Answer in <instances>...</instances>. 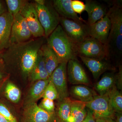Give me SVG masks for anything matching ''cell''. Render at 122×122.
<instances>
[{
  "label": "cell",
  "mask_w": 122,
  "mask_h": 122,
  "mask_svg": "<svg viewBox=\"0 0 122 122\" xmlns=\"http://www.w3.org/2000/svg\"><path fill=\"white\" fill-rule=\"evenodd\" d=\"M14 17L5 11L0 16V53L10 45Z\"/></svg>",
  "instance_id": "14"
},
{
  "label": "cell",
  "mask_w": 122,
  "mask_h": 122,
  "mask_svg": "<svg viewBox=\"0 0 122 122\" xmlns=\"http://www.w3.org/2000/svg\"><path fill=\"white\" fill-rule=\"evenodd\" d=\"M71 95L76 100L86 103L92 100L97 95L89 87L83 85L73 86L71 89Z\"/></svg>",
  "instance_id": "20"
},
{
  "label": "cell",
  "mask_w": 122,
  "mask_h": 122,
  "mask_svg": "<svg viewBox=\"0 0 122 122\" xmlns=\"http://www.w3.org/2000/svg\"><path fill=\"white\" fill-rule=\"evenodd\" d=\"M49 79L36 81L31 87L27 96V104L35 102L42 98Z\"/></svg>",
  "instance_id": "23"
},
{
  "label": "cell",
  "mask_w": 122,
  "mask_h": 122,
  "mask_svg": "<svg viewBox=\"0 0 122 122\" xmlns=\"http://www.w3.org/2000/svg\"><path fill=\"white\" fill-rule=\"evenodd\" d=\"M68 62L59 63L49 77L58 93V100L61 102L69 96L67 84V64Z\"/></svg>",
  "instance_id": "11"
},
{
  "label": "cell",
  "mask_w": 122,
  "mask_h": 122,
  "mask_svg": "<svg viewBox=\"0 0 122 122\" xmlns=\"http://www.w3.org/2000/svg\"><path fill=\"white\" fill-rule=\"evenodd\" d=\"M5 94L7 98L14 103L18 102L21 97V92L20 89L10 81L8 82L6 85Z\"/></svg>",
  "instance_id": "26"
},
{
  "label": "cell",
  "mask_w": 122,
  "mask_h": 122,
  "mask_svg": "<svg viewBox=\"0 0 122 122\" xmlns=\"http://www.w3.org/2000/svg\"><path fill=\"white\" fill-rule=\"evenodd\" d=\"M20 13L25 20L33 36L45 37L44 30L39 22L34 3L27 1Z\"/></svg>",
  "instance_id": "9"
},
{
  "label": "cell",
  "mask_w": 122,
  "mask_h": 122,
  "mask_svg": "<svg viewBox=\"0 0 122 122\" xmlns=\"http://www.w3.org/2000/svg\"><path fill=\"white\" fill-rule=\"evenodd\" d=\"M115 122H122V113H115Z\"/></svg>",
  "instance_id": "35"
},
{
  "label": "cell",
  "mask_w": 122,
  "mask_h": 122,
  "mask_svg": "<svg viewBox=\"0 0 122 122\" xmlns=\"http://www.w3.org/2000/svg\"><path fill=\"white\" fill-rule=\"evenodd\" d=\"M116 78V75L113 73H106L102 76L95 86L99 95L107 94L115 86Z\"/></svg>",
  "instance_id": "22"
},
{
  "label": "cell",
  "mask_w": 122,
  "mask_h": 122,
  "mask_svg": "<svg viewBox=\"0 0 122 122\" xmlns=\"http://www.w3.org/2000/svg\"><path fill=\"white\" fill-rule=\"evenodd\" d=\"M85 11L88 15L87 23L91 25L99 20L107 13L106 8L99 2L93 0H86Z\"/></svg>",
  "instance_id": "15"
},
{
  "label": "cell",
  "mask_w": 122,
  "mask_h": 122,
  "mask_svg": "<svg viewBox=\"0 0 122 122\" xmlns=\"http://www.w3.org/2000/svg\"><path fill=\"white\" fill-rule=\"evenodd\" d=\"M32 36L25 20L20 13L17 14L14 17L10 45L27 41Z\"/></svg>",
  "instance_id": "10"
},
{
  "label": "cell",
  "mask_w": 122,
  "mask_h": 122,
  "mask_svg": "<svg viewBox=\"0 0 122 122\" xmlns=\"http://www.w3.org/2000/svg\"><path fill=\"white\" fill-rule=\"evenodd\" d=\"M110 102L115 113H122V95L116 86L108 92Z\"/></svg>",
  "instance_id": "25"
},
{
  "label": "cell",
  "mask_w": 122,
  "mask_h": 122,
  "mask_svg": "<svg viewBox=\"0 0 122 122\" xmlns=\"http://www.w3.org/2000/svg\"><path fill=\"white\" fill-rule=\"evenodd\" d=\"M81 61L91 72L95 79H97L107 71L113 69L110 64L104 59H95L79 56Z\"/></svg>",
  "instance_id": "16"
},
{
  "label": "cell",
  "mask_w": 122,
  "mask_h": 122,
  "mask_svg": "<svg viewBox=\"0 0 122 122\" xmlns=\"http://www.w3.org/2000/svg\"><path fill=\"white\" fill-rule=\"evenodd\" d=\"M5 66L2 58L0 56V81L4 79L6 75Z\"/></svg>",
  "instance_id": "33"
},
{
  "label": "cell",
  "mask_w": 122,
  "mask_h": 122,
  "mask_svg": "<svg viewBox=\"0 0 122 122\" xmlns=\"http://www.w3.org/2000/svg\"><path fill=\"white\" fill-rule=\"evenodd\" d=\"M59 24L68 37L74 44L83 41L89 36L88 25L86 22H78L60 17Z\"/></svg>",
  "instance_id": "7"
},
{
  "label": "cell",
  "mask_w": 122,
  "mask_h": 122,
  "mask_svg": "<svg viewBox=\"0 0 122 122\" xmlns=\"http://www.w3.org/2000/svg\"><path fill=\"white\" fill-rule=\"evenodd\" d=\"M106 122H115V121H114L113 119L111 118H108L105 119Z\"/></svg>",
  "instance_id": "39"
},
{
  "label": "cell",
  "mask_w": 122,
  "mask_h": 122,
  "mask_svg": "<svg viewBox=\"0 0 122 122\" xmlns=\"http://www.w3.org/2000/svg\"><path fill=\"white\" fill-rule=\"evenodd\" d=\"M0 114L10 122H18L16 118L6 106L0 103Z\"/></svg>",
  "instance_id": "29"
},
{
  "label": "cell",
  "mask_w": 122,
  "mask_h": 122,
  "mask_svg": "<svg viewBox=\"0 0 122 122\" xmlns=\"http://www.w3.org/2000/svg\"><path fill=\"white\" fill-rule=\"evenodd\" d=\"M58 122L56 115L41 109L36 102L28 103L23 112L21 122Z\"/></svg>",
  "instance_id": "8"
},
{
  "label": "cell",
  "mask_w": 122,
  "mask_h": 122,
  "mask_svg": "<svg viewBox=\"0 0 122 122\" xmlns=\"http://www.w3.org/2000/svg\"><path fill=\"white\" fill-rule=\"evenodd\" d=\"M52 2L55 9L61 17L78 22H86L73 10L71 0H54Z\"/></svg>",
  "instance_id": "17"
},
{
  "label": "cell",
  "mask_w": 122,
  "mask_h": 122,
  "mask_svg": "<svg viewBox=\"0 0 122 122\" xmlns=\"http://www.w3.org/2000/svg\"><path fill=\"white\" fill-rule=\"evenodd\" d=\"M96 122H106L105 119H103L99 118L96 119Z\"/></svg>",
  "instance_id": "38"
},
{
  "label": "cell",
  "mask_w": 122,
  "mask_h": 122,
  "mask_svg": "<svg viewBox=\"0 0 122 122\" xmlns=\"http://www.w3.org/2000/svg\"><path fill=\"white\" fill-rule=\"evenodd\" d=\"M50 76L46 68L45 61L41 49L38 52L36 61L30 73V77L33 81L48 79Z\"/></svg>",
  "instance_id": "18"
},
{
  "label": "cell",
  "mask_w": 122,
  "mask_h": 122,
  "mask_svg": "<svg viewBox=\"0 0 122 122\" xmlns=\"http://www.w3.org/2000/svg\"><path fill=\"white\" fill-rule=\"evenodd\" d=\"M35 1L39 21L44 29L45 37L46 38L59 25L60 16L54 8L52 2L44 0Z\"/></svg>",
  "instance_id": "3"
},
{
  "label": "cell",
  "mask_w": 122,
  "mask_h": 122,
  "mask_svg": "<svg viewBox=\"0 0 122 122\" xmlns=\"http://www.w3.org/2000/svg\"><path fill=\"white\" fill-rule=\"evenodd\" d=\"M3 79H2V80H1V81H0V86L1 85V83L2 82V81H3Z\"/></svg>",
  "instance_id": "40"
},
{
  "label": "cell",
  "mask_w": 122,
  "mask_h": 122,
  "mask_svg": "<svg viewBox=\"0 0 122 122\" xmlns=\"http://www.w3.org/2000/svg\"><path fill=\"white\" fill-rule=\"evenodd\" d=\"M46 67L50 76L59 64L57 55L47 44H44L41 48Z\"/></svg>",
  "instance_id": "19"
},
{
  "label": "cell",
  "mask_w": 122,
  "mask_h": 122,
  "mask_svg": "<svg viewBox=\"0 0 122 122\" xmlns=\"http://www.w3.org/2000/svg\"><path fill=\"white\" fill-rule=\"evenodd\" d=\"M87 109L90 110L95 119L102 118L113 119L115 112L110 102L108 92L103 95H96L91 101L85 103Z\"/></svg>",
  "instance_id": "6"
},
{
  "label": "cell",
  "mask_w": 122,
  "mask_h": 122,
  "mask_svg": "<svg viewBox=\"0 0 122 122\" xmlns=\"http://www.w3.org/2000/svg\"><path fill=\"white\" fill-rule=\"evenodd\" d=\"M75 50L77 55L79 56L100 59L107 57L106 45L90 36L83 41L75 44Z\"/></svg>",
  "instance_id": "5"
},
{
  "label": "cell",
  "mask_w": 122,
  "mask_h": 122,
  "mask_svg": "<svg viewBox=\"0 0 122 122\" xmlns=\"http://www.w3.org/2000/svg\"><path fill=\"white\" fill-rule=\"evenodd\" d=\"M42 98L48 99L53 101L58 99V95L57 91L50 79L49 83L44 91Z\"/></svg>",
  "instance_id": "28"
},
{
  "label": "cell",
  "mask_w": 122,
  "mask_h": 122,
  "mask_svg": "<svg viewBox=\"0 0 122 122\" xmlns=\"http://www.w3.org/2000/svg\"><path fill=\"white\" fill-rule=\"evenodd\" d=\"M45 38H35L24 42L10 45L0 53V56L5 65H14L23 77H30Z\"/></svg>",
  "instance_id": "1"
},
{
  "label": "cell",
  "mask_w": 122,
  "mask_h": 122,
  "mask_svg": "<svg viewBox=\"0 0 122 122\" xmlns=\"http://www.w3.org/2000/svg\"><path fill=\"white\" fill-rule=\"evenodd\" d=\"M111 28V22L107 12L106 15L94 24L88 25L89 36L105 45Z\"/></svg>",
  "instance_id": "12"
},
{
  "label": "cell",
  "mask_w": 122,
  "mask_h": 122,
  "mask_svg": "<svg viewBox=\"0 0 122 122\" xmlns=\"http://www.w3.org/2000/svg\"></svg>",
  "instance_id": "41"
},
{
  "label": "cell",
  "mask_w": 122,
  "mask_h": 122,
  "mask_svg": "<svg viewBox=\"0 0 122 122\" xmlns=\"http://www.w3.org/2000/svg\"><path fill=\"white\" fill-rule=\"evenodd\" d=\"M87 113L85 102L76 100L72 101L70 114L67 122H82Z\"/></svg>",
  "instance_id": "21"
},
{
  "label": "cell",
  "mask_w": 122,
  "mask_h": 122,
  "mask_svg": "<svg viewBox=\"0 0 122 122\" xmlns=\"http://www.w3.org/2000/svg\"><path fill=\"white\" fill-rule=\"evenodd\" d=\"M0 122H10L0 114Z\"/></svg>",
  "instance_id": "37"
},
{
  "label": "cell",
  "mask_w": 122,
  "mask_h": 122,
  "mask_svg": "<svg viewBox=\"0 0 122 122\" xmlns=\"http://www.w3.org/2000/svg\"><path fill=\"white\" fill-rule=\"evenodd\" d=\"M47 44L57 55L59 63L77 60L75 44L70 40L59 24L47 38Z\"/></svg>",
  "instance_id": "2"
},
{
  "label": "cell",
  "mask_w": 122,
  "mask_h": 122,
  "mask_svg": "<svg viewBox=\"0 0 122 122\" xmlns=\"http://www.w3.org/2000/svg\"><path fill=\"white\" fill-rule=\"evenodd\" d=\"M87 113L86 117L82 122H96L92 112L89 109H87Z\"/></svg>",
  "instance_id": "34"
},
{
  "label": "cell",
  "mask_w": 122,
  "mask_h": 122,
  "mask_svg": "<svg viewBox=\"0 0 122 122\" xmlns=\"http://www.w3.org/2000/svg\"><path fill=\"white\" fill-rule=\"evenodd\" d=\"M71 6L73 10L77 14H81L85 11V4L81 1L71 0Z\"/></svg>",
  "instance_id": "31"
},
{
  "label": "cell",
  "mask_w": 122,
  "mask_h": 122,
  "mask_svg": "<svg viewBox=\"0 0 122 122\" xmlns=\"http://www.w3.org/2000/svg\"><path fill=\"white\" fill-rule=\"evenodd\" d=\"M122 66H119V71L116 75V84L117 83L118 88L120 90H122Z\"/></svg>",
  "instance_id": "32"
},
{
  "label": "cell",
  "mask_w": 122,
  "mask_h": 122,
  "mask_svg": "<svg viewBox=\"0 0 122 122\" xmlns=\"http://www.w3.org/2000/svg\"><path fill=\"white\" fill-rule=\"evenodd\" d=\"M27 1L24 0H6L8 12L14 17L20 13Z\"/></svg>",
  "instance_id": "27"
},
{
  "label": "cell",
  "mask_w": 122,
  "mask_h": 122,
  "mask_svg": "<svg viewBox=\"0 0 122 122\" xmlns=\"http://www.w3.org/2000/svg\"><path fill=\"white\" fill-rule=\"evenodd\" d=\"M4 7L3 6L1 1H0V16L5 12Z\"/></svg>",
  "instance_id": "36"
},
{
  "label": "cell",
  "mask_w": 122,
  "mask_h": 122,
  "mask_svg": "<svg viewBox=\"0 0 122 122\" xmlns=\"http://www.w3.org/2000/svg\"><path fill=\"white\" fill-rule=\"evenodd\" d=\"M67 65L68 79L70 83L74 85H89V80L87 75L77 60H70Z\"/></svg>",
  "instance_id": "13"
},
{
  "label": "cell",
  "mask_w": 122,
  "mask_h": 122,
  "mask_svg": "<svg viewBox=\"0 0 122 122\" xmlns=\"http://www.w3.org/2000/svg\"><path fill=\"white\" fill-rule=\"evenodd\" d=\"M111 28L105 45L107 57H120L122 55V15L119 13L110 16Z\"/></svg>",
  "instance_id": "4"
},
{
  "label": "cell",
  "mask_w": 122,
  "mask_h": 122,
  "mask_svg": "<svg viewBox=\"0 0 122 122\" xmlns=\"http://www.w3.org/2000/svg\"><path fill=\"white\" fill-rule=\"evenodd\" d=\"M72 102V100L69 97L59 102L56 114L58 122H67L70 114Z\"/></svg>",
  "instance_id": "24"
},
{
  "label": "cell",
  "mask_w": 122,
  "mask_h": 122,
  "mask_svg": "<svg viewBox=\"0 0 122 122\" xmlns=\"http://www.w3.org/2000/svg\"><path fill=\"white\" fill-rule=\"evenodd\" d=\"M38 106L41 109L48 112H55V107L53 100L47 98H43Z\"/></svg>",
  "instance_id": "30"
}]
</instances>
